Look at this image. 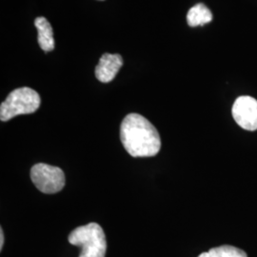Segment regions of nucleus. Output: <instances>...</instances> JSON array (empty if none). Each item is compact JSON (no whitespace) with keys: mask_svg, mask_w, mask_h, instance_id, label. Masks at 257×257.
Listing matches in <instances>:
<instances>
[{"mask_svg":"<svg viewBox=\"0 0 257 257\" xmlns=\"http://www.w3.org/2000/svg\"><path fill=\"white\" fill-rule=\"evenodd\" d=\"M35 25L37 29V41L39 47L44 52H51L55 49L54 32L50 22L45 18H37L35 20Z\"/></svg>","mask_w":257,"mask_h":257,"instance_id":"obj_7","label":"nucleus"},{"mask_svg":"<svg viewBox=\"0 0 257 257\" xmlns=\"http://www.w3.org/2000/svg\"><path fill=\"white\" fill-rule=\"evenodd\" d=\"M4 245V233H3V229L0 228V249L2 250Z\"/></svg>","mask_w":257,"mask_h":257,"instance_id":"obj_10","label":"nucleus"},{"mask_svg":"<svg viewBox=\"0 0 257 257\" xmlns=\"http://www.w3.org/2000/svg\"><path fill=\"white\" fill-rule=\"evenodd\" d=\"M40 103L41 98L37 91L28 87L16 89L1 103L0 119L6 122L18 115L33 113L37 111Z\"/></svg>","mask_w":257,"mask_h":257,"instance_id":"obj_3","label":"nucleus"},{"mask_svg":"<svg viewBox=\"0 0 257 257\" xmlns=\"http://www.w3.org/2000/svg\"><path fill=\"white\" fill-rule=\"evenodd\" d=\"M212 20V14L203 3H198L192 7L187 15V22L190 27L203 26Z\"/></svg>","mask_w":257,"mask_h":257,"instance_id":"obj_8","label":"nucleus"},{"mask_svg":"<svg viewBox=\"0 0 257 257\" xmlns=\"http://www.w3.org/2000/svg\"><path fill=\"white\" fill-rule=\"evenodd\" d=\"M69 242L81 248L79 257H105L107 241L104 230L96 223L74 229L68 237Z\"/></svg>","mask_w":257,"mask_h":257,"instance_id":"obj_2","label":"nucleus"},{"mask_svg":"<svg viewBox=\"0 0 257 257\" xmlns=\"http://www.w3.org/2000/svg\"><path fill=\"white\" fill-rule=\"evenodd\" d=\"M232 116L239 126L247 131L257 130V100L255 98L243 95L233 103Z\"/></svg>","mask_w":257,"mask_h":257,"instance_id":"obj_5","label":"nucleus"},{"mask_svg":"<svg viewBox=\"0 0 257 257\" xmlns=\"http://www.w3.org/2000/svg\"><path fill=\"white\" fill-rule=\"evenodd\" d=\"M123 65L122 56L117 54H104L95 67V76L102 83H109L118 74Z\"/></svg>","mask_w":257,"mask_h":257,"instance_id":"obj_6","label":"nucleus"},{"mask_svg":"<svg viewBox=\"0 0 257 257\" xmlns=\"http://www.w3.org/2000/svg\"><path fill=\"white\" fill-rule=\"evenodd\" d=\"M31 179L41 193L53 194L64 188L66 178L63 171L55 166L38 163L31 170Z\"/></svg>","mask_w":257,"mask_h":257,"instance_id":"obj_4","label":"nucleus"},{"mask_svg":"<svg viewBox=\"0 0 257 257\" xmlns=\"http://www.w3.org/2000/svg\"><path fill=\"white\" fill-rule=\"evenodd\" d=\"M198 257H248L247 253L238 248L229 245L212 248L206 252H202Z\"/></svg>","mask_w":257,"mask_h":257,"instance_id":"obj_9","label":"nucleus"},{"mask_svg":"<svg viewBox=\"0 0 257 257\" xmlns=\"http://www.w3.org/2000/svg\"><path fill=\"white\" fill-rule=\"evenodd\" d=\"M120 140L128 155L134 157L155 156L161 149V139L156 127L138 113H128L123 119Z\"/></svg>","mask_w":257,"mask_h":257,"instance_id":"obj_1","label":"nucleus"}]
</instances>
